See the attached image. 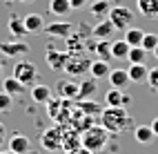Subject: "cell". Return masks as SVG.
Segmentation results:
<instances>
[{"mask_svg": "<svg viewBox=\"0 0 158 154\" xmlns=\"http://www.w3.org/2000/svg\"><path fill=\"white\" fill-rule=\"evenodd\" d=\"M100 125L109 132V134H120V132L129 130L134 125V118L125 107H105L100 114Z\"/></svg>", "mask_w": 158, "mask_h": 154, "instance_id": "cell-1", "label": "cell"}, {"mask_svg": "<svg viewBox=\"0 0 158 154\" xmlns=\"http://www.w3.org/2000/svg\"><path fill=\"white\" fill-rule=\"evenodd\" d=\"M109 136H111V134H109L102 125H91L89 130H85V132L80 134V145L87 148L91 154H98L100 150L107 148Z\"/></svg>", "mask_w": 158, "mask_h": 154, "instance_id": "cell-2", "label": "cell"}, {"mask_svg": "<svg viewBox=\"0 0 158 154\" xmlns=\"http://www.w3.org/2000/svg\"><path fill=\"white\" fill-rule=\"evenodd\" d=\"M107 18L111 20V25H114L116 29H120V32H127L129 27H134V11H131L129 7H125V5L111 7Z\"/></svg>", "mask_w": 158, "mask_h": 154, "instance_id": "cell-3", "label": "cell"}, {"mask_svg": "<svg viewBox=\"0 0 158 154\" xmlns=\"http://www.w3.org/2000/svg\"><path fill=\"white\" fill-rule=\"evenodd\" d=\"M14 78H18L25 87H31L38 80V67L34 63H29V60H18L14 67Z\"/></svg>", "mask_w": 158, "mask_h": 154, "instance_id": "cell-4", "label": "cell"}, {"mask_svg": "<svg viewBox=\"0 0 158 154\" xmlns=\"http://www.w3.org/2000/svg\"><path fill=\"white\" fill-rule=\"evenodd\" d=\"M40 145H43V150H47V152L62 150V130H60V125L47 127L43 134H40Z\"/></svg>", "mask_w": 158, "mask_h": 154, "instance_id": "cell-5", "label": "cell"}, {"mask_svg": "<svg viewBox=\"0 0 158 154\" xmlns=\"http://www.w3.org/2000/svg\"><path fill=\"white\" fill-rule=\"evenodd\" d=\"M89 67H91V60L85 54H71L67 65H65V71L69 76H80V74H85V71H89Z\"/></svg>", "mask_w": 158, "mask_h": 154, "instance_id": "cell-6", "label": "cell"}, {"mask_svg": "<svg viewBox=\"0 0 158 154\" xmlns=\"http://www.w3.org/2000/svg\"><path fill=\"white\" fill-rule=\"evenodd\" d=\"M0 54L7 58H25L29 54V45L23 40H14V43H0Z\"/></svg>", "mask_w": 158, "mask_h": 154, "instance_id": "cell-7", "label": "cell"}, {"mask_svg": "<svg viewBox=\"0 0 158 154\" xmlns=\"http://www.w3.org/2000/svg\"><path fill=\"white\" fill-rule=\"evenodd\" d=\"M69 51H58V49H49L47 51V65L54 69V71H65V65H67V60H69Z\"/></svg>", "mask_w": 158, "mask_h": 154, "instance_id": "cell-8", "label": "cell"}, {"mask_svg": "<svg viewBox=\"0 0 158 154\" xmlns=\"http://www.w3.org/2000/svg\"><path fill=\"white\" fill-rule=\"evenodd\" d=\"M62 130V150L65 152H71V150H76L80 148V132L76 127H60Z\"/></svg>", "mask_w": 158, "mask_h": 154, "instance_id": "cell-9", "label": "cell"}, {"mask_svg": "<svg viewBox=\"0 0 158 154\" xmlns=\"http://www.w3.org/2000/svg\"><path fill=\"white\" fill-rule=\"evenodd\" d=\"M105 103H107V107H125L131 103V96L129 94H123V89H116L111 87L107 94H105Z\"/></svg>", "mask_w": 158, "mask_h": 154, "instance_id": "cell-10", "label": "cell"}, {"mask_svg": "<svg viewBox=\"0 0 158 154\" xmlns=\"http://www.w3.org/2000/svg\"><path fill=\"white\" fill-rule=\"evenodd\" d=\"M114 32H116V27L111 25V20L109 18H102V20H98V23L94 25L91 36L96 38V40H109L114 36Z\"/></svg>", "mask_w": 158, "mask_h": 154, "instance_id": "cell-11", "label": "cell"}, {"mask_svg": "<svg viewBox=\"0 0 158 154\" xmlns=\"http://www.w3.org/2000/svg\"><path fill=\"white\" fill-rule=\"evenodd\" d=\"M56 89H58V98H62V101H78V83L58 80Z\"/></svg>", "mask_w": 158, "mask_h": 154, "instance_id": "cell-12", "label": "cell"}, {"mask_svg": "<svg viewBox=\"0 0 158 154\" xmlns=\"http://www.w3.org/2000/svg\"><path fill=\"white\" fill-rule=\"evenodd\" d=\"M73 32V25L71 23H51L45 25V34L51 38H69Z\"/></svg>", "mask_w": 158, "mask_h": 154, "instance_id": "cell-13", "label": "cell"}, {"mask_svg": "<svg viewBox=\"0 0 158 154\" xmlns=\"http://www.w3.org/2000/svg\"><path fill=\"white\" fill-rule=\"evenodd\" d=\"M7 29L11 32V36H16V38H25L29 32H27V27H25V20H23V16H18V14H11L9 16V20H7Z\"/></svg>", "mask_w": 158, "mask_h": 154, "instance_id": "cell-14", "label": "cell"}, {"mask_svg": "<svg viewBox=\"0 0 158 154\" xmlns=\"http://www.w3.org/2000/svg\"><path fill=\"white\" fill-rule=\"evenodd\" d=\"M9 150L16 152V154H27V152L31 150L29 136H25V134H14L11 139H9Z\"/></svg>", "mask_w": 158, "mask_h": 154, "instance_id": "cell-15", "label": "cell"}, {"mask_svg": "<svg viewBox=\"0 0 158 154\" xmlns=\"http://www.w3.org/2000/svg\"><path fill=\"white\" fill-rule=\"evenodd\" d=\"M107 78H109L111 87H116V89H125V87H127V83H129L127 69H123V67H116V69H111Z\"/></svg>", "mask_w": 158, "mask_h": 154, "instance_id": "cell-16", "label": "cell"}, {"mask_svg": "<svg viewBox=\"0 0 158 154\" xmlns=\"http://www.w3.org/2000/svg\"><path fill=\"white\" fill-rule=\"evenodd\" d=\"M2 92H7L9 96H23L25 92H27V87L20 83L18 78L9 76V78H2Z\"/></svg>", "mask_w": 158, "mask_h": 154, "instance_id": "cell-17", "label": "cell"}, {"mask_svg": "<svg viewBox=\"0 0 158 154\" xmlns=\"http://www.w3.org/2000/svg\"><path fill=\"white\" fill-rule=\"evenodd\" d=\"M147 74H149V67L145 63H136V65H129L127 69V76L131 83H145L147 80Z\"/></svg>", "mask_w": 158, "mask_h": 154, "instance_id": "cell-18", "label": "cell"}, {"mask_svg": "<svg viewBox=\"0 0 158 154\" xmlns=\"http://www.w3.org/2000/svg\"><path fill=\"white\" fill-rule=\"evenodd\" d=\"M96 89H98V80L96 78L80 80V83H78V101H85V98L94 96V94H96Z\"/></svg>", "mask_w": 158, "mask_h": 154, "instance_id": "cell-19", "label": "cell"}, {"mask_svg": "<svg viewBox=\"0 0 158 154\" xmlns=\"http://www.w3.org/2000/svg\"><path fill=\"white\" fill-rule=\"evenodd\" d=\"M80 112H82V114H85V116H100L102 114V105H100V103H96V101H89V98H85V101H78V105H76Z\"/></svg>", "mask_w": 158, "mask_h": 154, "instance_id": "cell-20", "label": "cell"}, {"mask_svg": "<svg viewBox=\"0 0 158 154\" xmlns=\"http://www.w3.org/2000/svg\"><path fill=\"white\" fill-rule=\"evenodd\" d=\"M134 139L138 141L140 145H152L154 139H156V134L152 132L149 125H136V127H134Z\"/></svg>", "mask_w": 158, "mask_h": 154, "instance_id": "cell-21", "label": "cell"}, {"mask_svg": "<svg viewBox=\"0 0 158 154\" xmlns=\"http://www.w3.org/2000/svg\"><path fill=\"white\" fill-rule=\"evenodd\" d=\"M109 71H111V67H109V63L107 60H91V67H89V74H91V78H96V80H100V78H107L109 76Z\"/></svg>", "mask_w": 158, "mask_h": 154, "instance_id": "cell-22", "label": "cell"}, {"mask_svg": "<svg viewBox=\"0 0 158 154\" xmlns=\"http://www.w3.org/2000/svg\"><path fill=\"white\" fill-rule=\"evenodd\" d=\"M136 7L145 18H158V0H136Z\"/></svg>", "mask_w": 158, "mask_h": 154, "instance_id": "cell-23", "label": "cell"}, {"mask_svg": "<svg viewBox=\"0 0 158 154\" xmlns=\"http://www.w3.org/2000/svg\"><path fill=\"white\" fill-rule=\"evenodd\" d=\"M31 98H34V103H47L51 98V87L45 83L31 85Z\"/></svg>", "mask_w": 158, "mask_h": 154, "instance_id": "cell-24", "label": "cell"}, {"mask_svg": "<svg viewBox=\"0 0 158 154\" xmlns=\"http://www.w3.org/2000/svg\"><path fill=\"white\" fill-rule=\"evenodd\" d=\"M23 20H25V27L29 34H36L40 29H45V20L40 14H27V16H23Z\"/></svg>", "mask_w": 158, "mask_h": 154, "instance_id": "cell-25", "label": "cell"}, {"mask_svg": "<svg viewBox=\"0 0 158 154\" xmlns=\"http://www.w3.org/2000/svg\"><path fill=\"white\" fill-rule=\"evenodd\" d=\"M49 11L58 18H65L71 11V5H69V0H49Z\"/></svg>", "mask_w": 158, "mask_h": 154, "instance_id": "cell-26", "label": "cell"}, {"mask_svg": "<svg viewBox=\"0 0 158 154\" xmlns=\"http://www.w3.org/2000/svg\"><path fill=\"white\" fill-rule=\"evenodd\" d=\"M109 9H111L109 0H94V2L89 5L91 16H96V18H107L109 16Z\"/></svg>", "mask_w": 158, "mask_h": 154, "instance_id": "cell-27", "label": "cell"}, {"mask_svg": "<svg viewBox=\"0 0 158 154\" xmlns=\"http://www.w3.org/2000/svg\"><path fill=\"white\" fill-rule=\"evenodd\" d=\"M143 36H145L143 29H138V27H129L127 32H125V43H127L129 47H140V45H143Z\"/></svg>", "mask_w": 158, "mask_h": 154, "instance_id": "cell-28", "label": "cell"}, {"mask_svg": "<svg viewBox=\"0 0 158 154\" xmlns=\"http://www.w3.org/2000/svg\"><path fill=\"white\" fill-rule=\"evenodd\" d=\"M94 51L98 54L100 60H107V63L114 58V56H111V40H96V45H94Z\"/></svg>", "mask_w": 158, "mask_h": 154, "instance_id": "cell-29", "label": "cell"}, {"mask_svg": "<svg viewBox=\"0 0 158 154\" xmlns=\"http://www.w3.org/2000/svg\"><path fill=\"white\" fill-rule=\"evenodd\" d=\"M129 49H131V47L125 43V38H123V40H116V43H111V56H114V58H127Z\"/></svg>", "mask_w": 158, "mask_h": 154, "instance_id": "cell-30", "label": "cell"}, {"mask_svg": "<svg viewBox=\"0 0 158 154\" xmlns=\"http://www.w3.org/2000/svg\"><path fill=\"white\" fill-rule=\"evenodd\" d=\"M149 51H145L143 47H131L129 49V54H127V60H129V65H136V63H145V58Z\"/></svg>", "mask_w": 158, "mask_h": 154, "instance_id": "cell-31", "label": "cell"}, {"mask_svg": "<svg viewBox=\"0 0 158 154\" xmlns=\"http://www.w3.org/2000/svg\"><path fill=\"white\" fill-rule=\"evenodd\" d=\"M45 105H47V112H49V116L51 118H58V114H60V105H62V98H49L47 103H45Z\"/></svg>", "mask_w": 158, "mask_h": 154, "instance_id": "cell-32", "label": "cell"}, {"mask_svg": "<svg viewBox=\"0 0 158 154\" xmlns=\"http://www.w3.org/2000/svg\"><path fill=\"white\" fill-rule=\"evenodd\" d=\"M140 47H143L145 51H154V49L158 47V34H145Z\"/></svg>", "mask_w": 158, "mask_h": 154, "instance_id": "cell-33", "label": "cell"}, {"mask_svg": "<svg viewBox=\"0 0 158 154\" xmlns=\"http://www.w3.org/2000/svg\"><path fill=\"white\" fill-rule=\"evenodd\" d=\"M14 107V96H9L7 92H0V112H11Z\"/></svg>", "mask_w": 158, "mask_h": 154, "instance_id": "cell-34", "label": "cell"}, {"mask_svg": "<svg viewBox=\"0 0 158 154\" xmlns=\"http://www.w3.org/2000/svg\"><path fill=\"white\" fill-rule=\"evenodd\" d=\"M147 83H149V89L158 94V67L149 69V74H147Z\"/></svg>", "mask_w": 158, "mask_h": 154, "instance_id": "cell-35", "label": "cell"}, {"mask_svg": "<svg viewBox=\"0 0 158 154\" xmlns=\"http://www.w3.org/2000/svg\"><path fill=\"white\" fill-rule=\"evenodd\" d=\"M69 5H71V9H82L87 5V0H69Z\"/></svg>", "mask_w": 158, "mask_h": 154, "instance_id": "cell-36", "label": "cell"}, {"mask_svg": "<svg viewBox=\"0 0 158 154\" xmlns=\"http://www.w3.org/2000/svg\"><path fill=\"white\" fill-rule=\"evenodd\" d=\"M5 139H7V127L0 123V148H2V143H5Z\"/></svg>", "mask_w": 158, "mask_h": 154, "instance_id": "cell-37", "label": "cell"}, {"mask_svg": "<svg viewBox=\"0 0 158 154\" xmlns=\"http://www.w3.org/2000/svg\"><path fill=\"white\" fill-rule=\"evenodd\" d=\"M67 154H91V152H89L87 148H82V145H80V148H76V150H71V152H67Z\"/></svg>", "mask_w": 158, "mask_h": 154, "instance_id": "cell-38", "label": "cell"}, {"mask_svg": "<svg viewBox=\"0 0 158 154\" xmlns=\"http://www.w3.org/2000/svg\"><path fill=\"white\" fill-rule=\"evenodd\" d=\"M149 127H152V132H154V134L158 136V118H154V121H152V125H149Z\"/></svg>", "mask_w": 158, "mask_h": 154, "instance_id": "cell-39", "label": "cell"}, {"mask_svg": "<svg viewBox=\"0 0 158 154\" xmlns=\"http://www.w3.org/2000/svg\"><path fill=\"white\" fill-rule=\"evenodd\" d=\"M0 154H16V152H11V150L7 148V150H0Z\"/></svg>", "mask_w": 158, "mask_h": 154, "instance_id": "cell-40", "label": "cell"}, {"mask_svg": "<svg viewBox=\"0 0 158 154\" xmlns=\"http://www.w3.org/2000/svg\"><path fill=\"white\" fill-rule=\"evenodd\" d=\"M18 2H25V5H29V2H34V0H18Z\"/></svg>", "mask_w": 158, "mask_h": 154, "instance_id": "cell-41", "label": "cell"}, {"mask_svg": "<svg viewBox=\"0 0 158 154\" xmlns=\"http://www.w3.org/2000/svg\"><path fill=\"white\" fill-rule=\"evenodd\" d=\"M152 54H154V56H156V58H158V47H156V49H154V51H152Z\"/></svg>", "mask_w": 158, "mask_h": 154, "instance_id": "cell-42", "label": "cell"}, {"mask_svg": "<svg viewBox=\"0 0 158 154\" xmlns=\"http://www.w3.org/2000/svg\"><path fill=\"white\" fill-rule=\"evenodd\" d=\"M0 78H2V65H0Z\"/></svg>", "mask_w": 158, "mask_h": 154, "instance_id": "cell-43", "label": "cell"}, {"mask_svg": "<svg viewBox=\"0 0 158 154\" xmlns=\"http://www.w3.org/2000/svg\"><path fill=\"white\" fill-rule=\"evenodd\" d=\"M5 2H11V0H5Z\"/></svg>", "mask_w": 158, "mask_h": 154, "instance_id": "cell-44", "label": "cell"}]
</instances>
